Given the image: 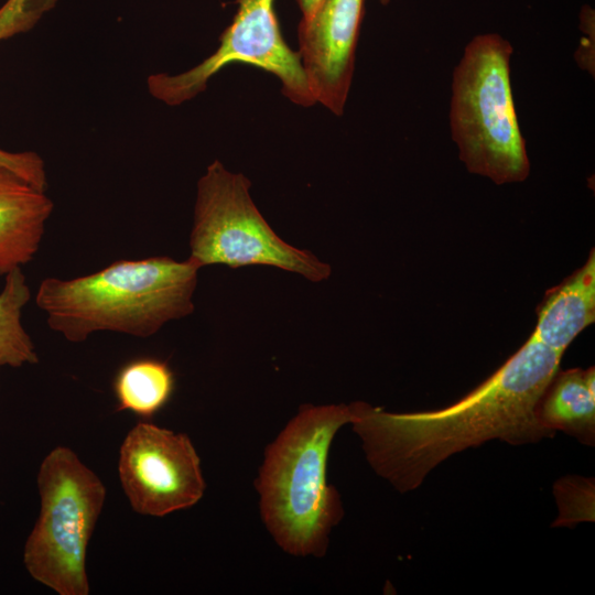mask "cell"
Here are the masks:
<instances>
[{
    "instance_id": "cell-5",
    "label": "cell",
    "mask_w": 595,
    "mask_h": 595,
    "mask_svg": "<svg viewBox=\"0 0 595 595\" xmlns=\"http://www.w3.org/2000/svg\"><path fill=\"white\" fill-rule=\"evenodd\" d=\"M37 519L23 548L29 575L58 595H88L87 549L106 500L98 475L67 446L40 464Z\"/></svg>"
},
{
    "instance_id": "cell-9",
    "label": "cell",
    "mask_w": 595,
    "mask_h": 595,
    "mask_svg": "<svg viewBox=\"0 0 595 595\" xmlns=\"http://www.w3.org/2000/svg\"><path fill=\"white\" fill-rule=\"evenodd\" d=\"M365 0H320L298 25L302 65L316 102L336 116L350 89Z\"/></svg>"
},
{
    "instance_id": "cell-16",
    "label": "cell",
    "mask_w": 595,
    "mask_h": 595,
    "mask_svg": "<svg viewBox=\"0 0 595 595\" xmlns=\"http://www.w3.org/2000/svg\"><path fill=\"white\" fill-rule=\"evenodd\" d=\"M0 164L41 191L47 190L45 164L40 154L32 151L9 152L0 149Z\"/></svg>"
},
{
    "instance_id": "cell-19",
    "label": "cell",
    "mask_w": 595,
    "mask_h": 595,
    "mask_svg": "<svg viewBox=\"0 0 595 595\" xmlns=\"http://www.w3.org/2000/svg\"><path fill=\"white\" fill-rule=\"evenodd\" d=\"M2 366L0 365V370H1Z\"/></svg>"
},
{
    "instance_id": "cell-18",
    "label": "cell",
    "mask_w": 595,
    "mask_h": 595,
    "mask_svg": "<svg viewBox=\"0 0 595 595\" xmlns=\"http://www.w3.org/2000/svg\"><path fill=\"white\" fill-rule=\"evenodd\" d=\"M382 6H387L390 0H379Z\"/></svg>"
},
{
    "instance_id": "cell-13",
    "label": "cell",
    "mask_w": 595,
    "mask_h": 595,
    "mask_svg": "<svg viewBox=\"0 0 595 595\" xmlns=\"http://www.w3.org/2000/svg\"><path fill=\"white\" fill-rule=\"evenodd\" d=\"M174 375L169 365L155 358H139L127 363L117 372L113 392L118 410L151 418L170 400Z\"/></svg>"
},
{
    "instance_id": "cell-14",
    "label": "cell",
    "mask_w": 595,
    "mask_h": 595,
    "mask_svg": "<svg viewBox=\"0 0 595 595\" xmlns=\"http://www.w3.org/2000/svg\"><path fill=\"white\" fill-rule=\"evenodd\" d=\"M31 291L22 268L4 275L0 292V365L20 368L39 363L34 343L22 324Z\"/></svg>"
},
{
    "instance_id": "cell-10",
    "label": "cell",
    "mask_w": 595,
    "mask_h": 595,
    "mask_svg": "<svg viewBox=\"0 0 595 595\" xmlns=\"http://www.w3.org/2000/svg\"><path fill=\"white\" fill-rule=\"evenodd\" d=\"M53 209L45 191L0 164V277L34 259Z\"/></svg>"
},
{
    "instance_id": "cell-15",
    "label": "cell",
    "mask_w": 595,
    "mask_h": 595,
    "mask_svg": "<svg viewBox=\"0 0 595 595\" xmlns=\"http://www.w3.org/2000/svg\"><path fill=\"white\" fill-rule=\"evenodd\" d=\"M57 0H7L0 7V41L30 31Z\"/></svg>"
},
{
    "instance_id": "cell-12",
    "label": "cell",
    "mask_w": 595,
    "mask_h": 595,
    "mask_svg": "<svg viewBox=\"0 0 595 595\" xmlns=\"http://www.w3.org/2000/svg\"><path fill=\"white\" fill-rule=\"evenodd\" d=\"M595 370L593 367L555 374L537 410L540 423L556 433L562 431L583 444L595 441Z\"/></svg>"
},
{
    "instance_id": "cell-7",
    "label": "cell",
    "mask_w": 595,
    "mask_h": 595,
    "mask_svg": "<svg viewBox=\"0 0 595 595\" xmlns=\"http://www.w3.org/2000/svg\"><path fill=\"white\" fill-rule=\"evenodd\" d=\"M231 23L219 37V46L191 69L148 77L150 95L167 106H178L203 93L208 80L231 63L247 64L274 75L282 94L292 102L316 104L304 72L301 54L284 41L274 10V0H236Z\"/></svg>"
},
{
    "instance_id": "cell-6",
    "label": "cell",
    "mask_w": 595,
    "mask_h": 595,
    "mask_svg": "<svg viewBox=\"0 0 595 595\" xmlns=\"http://www.w3.org/2000/svg\"><path fill=\"white\" fill-rule=\"evenodd\" d=\"M250 185L244 174L231 173L218 160L207 166L197 182L187 259L199 269L262 264L312 282L326 280L331 267L273 231L251 199Z\"/></svg>"
},
{
    "instance_id": "cell-4",
    "label": "cell",
    "mask_w": 595,
    "mask_h": 595,
    "mask_svg": "<svg viewBox=\"0 0 595 595\" xmlns=\"http://www.w3.org/2000/svg\"><path fill=\"white\" fill-rule=\"evenodd\" d=\"M511 44L496 33L475 36L452 82L450 126L466 169L496 184L524 181L530 162L511 83Z\"/></svg>"
},
{
    "instance_id": "cell-8",
    "label": "cell",
    "mask_w": 595,
    "mask_h": 595,
    "mask_svg": "<svg viewBox=\"0 0 595 595\" xmlns=\"http://www.w3.org/2000/svg\"><path fill=\"white\" fill-rule=\"evenodd\" d=\"M118 476L131 508L151 517L194 506L206 488L190 437L147 422L136 424L125 436Z\"/></svg>"
},
{
    "instance_id": "cell-11",
    "label": "cell",
    "mask_w": 595,
    "mask_h": 595,
    "mask_svg": "<svg viewBox=\"0 0 595 595\" xmlns=\"http://www.w3.org/2000/svg\"><path fill=\"white\" fill-rule=\"evenodd\" d=\"M595 321V253L545 293L538 309L532 337L563 354L573 339Z\"/></svg>"
},
{
    "instance_id": "cell-17",
    "label": "cell",
    "mask_w": 595,
    "mask_h": 595,
    "mask_svg": "<svg viewBox=\"0 0 595 595\" xmlns=\"http://www.w3.org/2000/svg\"><path fill=\"white\" fill-rule=\"evenodd\" d=\"M301 12L302 18L309 17L315 9L320 0H295Z\"/></svg>"
},
{
    "instance_id": "cell-2",
    "label": "cell",
    "mask_w": 595,
    "mask_h": 595,
    "mask_svg": "<svg viewBox=\"0 0 595 595\" xmlns=\"http://www.w3.org/2000/svg\"><path fill=\"white\" fill-rule=\"evenodd\" d=\"M198 270L188 259L164 256L117 260L86 275L43 279L35 304L69 343L98 332L145 338L193 313Z\"/></svg>"
},
{
    "instance_id": "cell-3",
    "label": "cell",
    "mask_w": 595,
    "mask_h": 595,
    "mask_svg": "<svg viewBox=\"0 0 595 595\" xmlns=\"http://www.w3.org/2000/svg\"><path fill=\"white\" fill-rule=\"evenodd\" d=\"M355 418L353 405L304 404L267 447L256 483L263 522L293 555L323 556L343 516L338 493L326 480L331 443Z\"/></svg>"
},
{
    "instance_id": "cell-1",
    "label": "cell",
    "mask_w": 595,
    "mask_h": 595,
    "mask_svg": "<svg viewBox=\"0 0 595 595\" xmlns=\"http://www.w3.org/2000/svg\"><path fill=\"white\" fill-rule=\"evenodd\" d=\"M561 353L530 338L490 377L455 403L396 413L353 402L350 422L372 469L400 493L416 489L439 464L490 440L537 443L554 432L538 420L539 401Z\"/></svg>"
}]
</instances>
